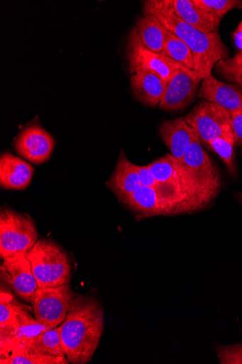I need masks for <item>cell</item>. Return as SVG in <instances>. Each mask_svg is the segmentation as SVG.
I'll return each instance as SVG.
<instances>
[{"label": "cell", "instance_id": "6da1fadb", "mask_svg": "<svg viewBox=\"0 0 242 364\" xmlns=\"http://www.w3.org/2000/svg\"><path fill=\"white\" fill-rule=\"evenodd\" d=\"M104 310L92 296L77 295L59 326L62 348L69 363L86 364L93 358L104 331Z\"/></svg>", "mask_w": 242, "mask_h": 364}, {"label": "cell", "instance_id": "7a4b0ae2", "mask_svg": "<svg viewBox=\"0 0 242 364\" xmlns=\"http://www.w3.org/2000/svg\"><path fill=\"white\" fill-rule=\"evenodd\" d=\"M145 15L155 16L163 26L182 40L192 53L195 72L202 80L212 75L215 65L229 58V51L218 32L204 33L179 18L170 0L144 3Z\"/></svg>", "mask_w": 242, "mask_h": 364}, {"label": "cell", "instance_id": "3957f363", "mask_svg": "<svg viewBox=\"0 0 242 364\" xmlns=\"http://www.w3.org/2000/svg\"><path fill=\"white\" fill-rule=\"evenodd\" d=\"M141 220L156 216H175L190 214L207 208L193 198L167 188L155 189L141 186L119 200Z\"/></svg>", "mask_w": 242, "mask_h": 364}, {"label": "cell", "instance_id": "277c9868", "mask_svg": "<svg viewBox=\"0 0 242 364\" xmlns=\"http://www.w3.org/2000/svg\"><path fill=\"white\" fill-rule=\"evenodd\" d=\"M26 255L39 287H54L70 283L71 259L53 240H39Z\"/></svg>", "mask_w": 242, "mask_h": 364}, {"label": "cell", "instance_id": "5b68a950", "mask_svg": "<svg viewBox=\"0 0 242 364\" xmlns=\"http://www.w3.org/2000/svg\"><path fill=\"white\" fill-rule=\"evenodd\" d=\"M148 166L156 180L165 188L192 198L206 206H209L220 192L201 186L183 164L172 154H166Z\"/></svg>", "mask_w": 242, "mask_h": 364}, {"label": "cell", "instance_id": "8992f818", "mask_svg": "<svg viewBox=\"0 0 242 364\" xmlns=\"http://www.w3.org/2000/svg\"><path fill=\"white\" fill-rule=\"evenodd\" d=\"M39 238L37 227L28 215L2 208L0 213V256L27 252Z\"/></svg>", "mask_w": 242, "mask_h": 364}, {"label": "cell", "instance_id": "52a82bcc", "mask_svg": "<svg viewBox=\"0 0 242 364\" xmlns=\"http://www.w3.org/2000/svg\"><path fill=\"white\" fill-rule=\"evenodd\" d=\"M126 55L131 75L148 71L158 75L167 82L179 70L198 74L161 53L148 49L138 34L136 26L131 30L128 35Z\"/></svg>", "mask_w": 242, "mask_h": 364}, {"label": "cell", "instance_id": "ba28073f", "mask_svg": "<svg viewBox=\"0 0 242 364\" xmlns=\"http://www.w3.org/2000/svg\"><path fill=\"white\" fill-rule=\"evenodd\" d=\"M77 296L69 284L38 287L31 304L33 316L48 328L57 327L72 309Z\"/></svg>", "mask_w": 242, "mask_h": 364}, {"label": "cell", "instance_id": "9c48e42d", "mask_svg": "<svg viewBox=\"0 0 242 364\" xmlns=\"http://www.w3.org/2000/svg\"><path fill=\"white\" fill-rule=\"evenodd\" d=\"M183 119L207 146L218 138L234 140L231 113L216 104L202 102Z\"/></svg>", "mask_w": 242, "mask_h": 364}, {"label": "cell", "instance_id": "30bf717a", "mask_svg": "<svg viewBox=\"0 0 242 364\" xmlns=\"http://www.w3.org/2000/svg\"><path fill=\"white\" fill-rule=\"evenodd\" d=\"M48 329L31 315L29 307L21 304L13 318L0 326V358L8 355L16 346Z\"/></svg>", "mask_w": 242, "mask_h": 364}, {"label": "cell", "instance_id": "8fae6325", "mask_svg": "<svg viewBox=\"0 0 242 364\" xmlns=\"http://www.w3.org/2000/svg\"><path fill=\"white\" fill-rule=\"evenodd\" d=\"M26 253L15 254L4 258L1 275L19 299L31 304L39 286Z\"/></svg>", "mask_w": 242, "mask_h": 364}, {"label": "cell", "instance_id": "7c38bea8", "mask_svg": "<svg viewBox=\"0 0 242 364\" xmlns=\"http://www.w3.org/2000/svg\"><path fill=\"white\" fill-rule=\"evenodd\" d=\"M54 138L38 124L26 127L18 136L15 149L22 157L35 164L48 161L54 150Z\"/></svg>", "mask_w": 242, "mask_h": 364}, {"label": "cell", "instance_id": "4fadbf2b", "mask_svg": "<svg viewBox=\"0 0 242 364\" xmlns=\"http://www.w3.org/2000/svg\"><path fill=\"white\" fill-rule=\"evenodd\" d=\"M202 78L198 74L185 70L177 71L167 82L166 88L159 104L160 109L177 112L189 105L195 96Z\"/></svg>", "mask_w": 242, "mask_h": 364}, {"label": "cell", "instance_id": "5bb4252c", "mask_svg": "<svg viewBox=\"0 0 242 364\" xmlns=\"http://www.w3.org/2000/svg\"><path fill=\"white\" fill-rule=\"evenodd\" d=\"M182 164L201 186L220 191V174L209 154L202 148L199 136L187 148Z\"/></svg>", "mask_w": 242, "mask_h": 364}, {"label": "cell", "instance_id": "9a60e30c", "mask_svg": "<svg viewBox=\"0 0 242 364\" xmlns=\"http://www.w3.org/2000/svg\"><path fill=\"white\" fill-rule=\"evenodd\" d=\"M205 101L216 104L230 113L242 110V91L234 85L226 84L213 75L204 78L197 94Z\"/></svg>", "mask_w": 242, "mask_h": 364}, {"label": "cell", "instance_id": "2e32d148", "mask_svg": "<svg viewBox=\"0 0 242 364\" xmlns=\"http://www.w3.org/2000/svg\"><path fill=\"white\" fill-rule=\"evenodd\" d=\"M160 134L172 156L181 163L187 148L198 136L183 118L163 122L160 127Z\"/></svg>", "mask_w": 242, "mask_h": 364}, {"label": "cell", "instance_id": "e0dca14e", "mask_svg": "<svg viewBox=\"0 0 242 364\" xmlns=\"http://www.w3.org/2000/svg\"><path fill=\"white\" fill-rule=\"evenodd\" d=\"M34 169L25 160L10 153L0 158V184L6 189L23 190L31 183Z\"/></svg>", "mask_w": 242, "mask_h": 364}, {"label": "cell", "instance_id": "ac0fdd59", "mask_svg": "<svg viewBox=\"0 0 242 364\" xmlns=\"http://www.w3.org/2000/svg\"><path fill=\"white\" fill-rule=\"evenodd\" d=\"M106 185L117 196L119 200L141 187L138 165L128 159L123 149L121 151L115 171Z\"/></svg>", "mask_w": 242, "mask_h": 364}, {"label": "cell", "instance_id": "d6986e66", "mask_svg": "<svg viewBox=\"0 0 242 364\" xmlns=\"http://www.w3.org/2000/svg\"><path fill=\"white\" fill-rule=\"evenodd\" d=\"M131 85L138 100L149 107H155L161 101L167 82L154 73L143 71L131 75Z\"/></svg>", "mask_w": 242, "mask_h": 364}, {"label": "cell", "instance_id": "ffe728a7", "mask_svg": "<svg viewBox=\"0 0 242 364\" xmlns=\"http://www.w3.org/2000/svg\"><path fill=\"white\" fill-rule=\"evenodd\" d=\"M177 16L204 33L218 32L221 21L197 7L193 0H170Z\"/></svg>", "mask_w": 242, "mask_h": 364}, {"label": "cell", "instance_id": "44dd1931", "mask_svg": "<svg viewBox=\"0 0 242 364\" xmlns=\"http://www.w3.org/2000/svg\"><path fill=\"white\" fill-rule=\"evenodd\" d=\"M136 28L143 43L148 49L162 53L167 30L155 16L145 15L138 20Z\"/></svg>", "mask_w": 242, "mask_h": 364}, {"label": "cell", "instance_id": "7402d4cb", "mask_svg": "<svg viewBox=\"0 0 242 364\" xmlns=\"http://www.w3.org/2000/svg\"><path fill=\"white\" fill-rule=\"evenodd\" d=\"M1 364H68L67 358L44 355L20 345L6 356L0 358Z\"/></svg>", "mask_w": 242, "mask_h": 364}, {"label": "cell", "instance_id": "603a6c76", "mask_svg": "<svg viewBox=\"0 0 242 364\" xmlns=\"http://www.w3.org/2000/svg\"><path fill=\"white\" fill-rule=\"evenodd\" d=\"M21 345L44 355L66 358L62 348L59 326L50 328Z\"/></svg>", "mask_w": 242, "mask_h": 364}, {"label": "cell", "instance_id": "cb8c5ba5", "mask_svg": "<svg viewBox=\"0 0 242 364\" xmlns=\"http://www.w3.org/2000/svg\"><path fill=\"white\" fill-rule=\"evenodd\" d=\"M161 54L195 72L194 60L189 48L177 36L168 31L166 34L164 49Z\"/></svg>", "mask_w": 242, "mask_h": 364}, {"label": "cell", "instance_id": "d4e9b609", "mask_svg": "<svg viewBox=\"0 0 242 364\" xmlns=\"http://www.w3.org/2000/svg\"><path fill=\"white\" fill-rule=\"evenodd\" d=\"M193 2L201 10L219 21L231 11L242 9L241 0H193Z\"/></svg>", "mask_w": 242, "mask_h": 364}, {"label": "cell", "instance_id": "484cf974", "mask_svg": "<svg viewBox=\"0 0 242 364\" xmlns=\"http://www.w3.org/2000/svg\"><path fill=\"white\" fill-rule=\"evenodd\" d=\"M233 139L218 138L213 140L209 146L221 158L232 175L236 174L234 164Z\"/></svg>", "mask_w": 242, "mask_h": 364}, {"label": "cell", "instance_id": "4316f807", "mask_svg": "<svg viewBox=\"0 0 242 364\" xmlns=\"http://www.w3.org/2000/svg\"><path fill=\"white\" fill-rule=\"evenodd\" d=\"M216 70L230 82L242 75V50L233 58L219 61Z\"/></svg>", "mask_w": 242, "mask_h": 364}, {"label": "cell", "instance_id": "83f0119b", "mask_svg": "<svg viewBox=\"0 0 242 364\" xmlns=\"http://www.w3.org/2000/svg\"><path fill=\"white\" fill-rule=\"evenodd\" d=\"M216 351L221 364H242V345L221 346Z\"/></svg>", "mask_w": 242, "mask_h": 364}, {"label": "cell", "instance_id": "f1b7e54d", "mask_svg": "<svg viewBox=\"0 0 242 364\" xmlns=\"http://www.w3.org/2000/svg\"><path fill=\"white\" fill-rule=\"evenodd\" d=\"M138 173H139V180L141 186L155 189L165 188L156 180L148 165H146V166H139V165H138Z\"/></svg>", "mask_w": 242, "mask_h": 364}, {"label": "cell", "instance_id": "f546056e", "mask_svg": "<svg viewBox=\"0 0 242 364\" xmlns=\"http://www.w3.org/2000/svg\"><path fill=\"white\" fill-rule=\"evenodd\" d=\"M235 144L242 146V110L231 112Z\"/></svg>", "mask_w": 242, "mask_h": 364}, {"label": "cell", "instance_id": "4dcf8cb0", "mask_svg": "<svg viewBox=\"0 0 242 364\" xmlns=\"http://www.w3.org/2000/svg\"><path fill=\"white\" fill-rule=\"evenodd\" d=\"M233 84H236V85L242 91V75L234 79L232 82Z\"/></svg>", "mask_w": 242, "mask_h": 364}, {"label": "cell", "instance_id": "1f68e13d", "mask_svg": "<svg viewBox=\"0 0 242 364\" xmlns=\"http://www.w3.org/2000/svg\"><path fill=\"white\" fill-rule=\"evenodd\" d=\"M238 198H239L241 203L242 204V193H240L238 194Z\"/></svg>", "mask_w": 242, "mask_h": 364}]
</instances>
